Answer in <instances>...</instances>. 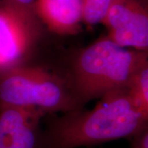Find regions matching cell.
<instances>
[{
	"instance_id": "cell-1",
	"label": "cell",
	"mask_w": 148,
	"mask_h": 148,
	"mask_svg": "<svg viewBox=\"0 0 148 148\" xmlns=\"http://www.w3.org/2000/svg\"><path fill=\"white\" fill-rule=\"evenodd\" d=\"M36 148H81L128 139L148 125L127 89L104 95L91 110L50 114L44 117Z\"/></svg>"
},
{
	"instance_id": "cell-2",
	"label": "cell",
	"mask_w": 148,
	"mask_h": 148,
	"mask_svg": "<svg viewBox=\"0 0 148 148\" xmlns=\"http://www.w3.org/2000/svg\"><path fill=\"white\" fill-rule=\"evenodd\" d=\"M147 52L121 47L106 36L80 49L72 57L65 76L80 108L127 89L134 75L148 64Z\"/></svg>"
},
{
	"instance_id": "cell-3",
	"label": "cell",
	"mask_w": 148,
	"mask_h": 148,
	"mask_svg": "<svg viewBox=\"0 0 148 148\" xmlns=\"http://www.w3.org/2000/svg\"><path fill=\"white\" fill-rule=\"evenodd\" d=\"M0 106L33 108L46 115L82 109L65 76L29 64L0 73Z\"/></svg>"
},
{
	"instance_id": "cell-4",
	"label": "cell",
	"mask_w": 148,
	"mask_h": 148,
	"mask_svg": "<svg viewBox=\"0 0 148 148\" xmlns=\"http://www.w3.org/2000/svg\"><path fill=\"white\" fill-rule=\"evenodd\" d=\"M42 30L36 14L0 3V73L28 64Z\"/></svg>"
},
{
	"instance_id": "cell-5",
	"label": "cell",
	"mask_w": 148,
	"mask_h": 148,
	"mask_svg": "<svg viewBox=\"0 0 148 148\" xmlns=\"http://www.w3.org/2000/svg\"><path fill=\"white\" fill-rule=\"evenodd\" d=\"M101 23L118 45L148 51L147 0H112Z\"/></svg>"
},
{
	"instance_id": "cell-6",
	"label": "cell",
	"mask_w": 148,
	"mask_h": 148,
	"mask_svg": "<svg viewBox=\"0 0 148 148\" xmlns=\"http://www.w3.org/2000/svg\"><path fill=\"white\" fill-rule=\"evenodd\" d=\"M45 115L37 109L0 106V148H36Z\"/></svg>"
},
{
	"instance_id": "cell-7",
	"label": "cell",
	"mask_w": 148,
	"mask_h": 148,
	"mask_svg": "<svg viewBox=\"0 0 148 148\" xmlns=\"http://www.w3.org/2000/svg\"><path fill=\"white\" fill-rule=\"evenodd\" d=\"M38 19L49 32L72 36L81 31L82 0H36Z\"/></svg>"
},
{
	"instance_id": "cell-8",
	"label": "cell",
	"mask_w": 148,
	"mask_h": 148,
	"mask_svg": "<svg viewBox=\"0 0 148 148\" xmlns=\"http://www.w3.org/2000/svg\"><path fill=\"white\" fill-rule=\"evenodd\" d=\"M127 90L134 103L141 110L148 112V64L134 75Z\"/></svg>"
},
{
	"instance_id": "cell-9",
	"label": "cell",
	"mask_w": 148,
	"mask_h": 148,
	"mask_svg": "<svg viewBox=\"0 0 148 148\" xmlns=\"http://www.w3.org/2000/svg\"><path fill=\"white\" fill-rule=\"evenodd\" d=\"M112 0H82V21L93 27L101 23Z\"/></svg>"
},
{
	"instance_id": "cell-10",
	"label": "cell",
	"mask_w": 148,
	"mask_h": 148,
	"mask_svg": "<svg viewBox=\"0 0 148 148\" xmlns=\"http://www.w3.org/2000/svg\"><path fill=\"white\" fill-rule=\"evenodd\" d=\"M130 148H148V125L128 138Z\"/></svg>"
},
{
	"instance_id": "cell-11",
	"label": "cell",
	"mask_w": 148,
	"mask_h": 148,
	"mask_svg": "<svg viewBox=\"0 0 148 148\" xmlns=\"http://www.w3.org/2000/svg\"><path fill=\"white\" fill-rule=\"evenodd\" d=\"M9 3L11 5L15 6L27 12L36 14V11H35L36 0H0V3Z\"/></svg>"
}]
</instances>
